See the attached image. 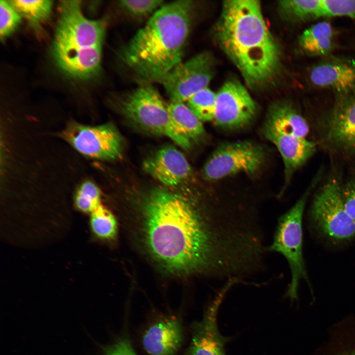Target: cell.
Here are the masks:
<instances>
[{
	"instance_id": "cell-7",
	"label": "cell",
	"mask_w": 355,
	"mask_h": 355,
	"mask_svg": "<svg viewBox=\"0 0 355 355\" xmlns=\"http://www.w3.org/2000/svg\"><path fill=\"white\" fill-rule=\"evenodd\" d=\"M338 178H330L314 198L311 215L320 231L329 238L345 241L355 235V221L347 212Z\"/></svg>"
},
{
	"instance_id": "cell-6",
	"label": "cell",
	"mask_w": 355,
	"mask_h": 355,
	"mask_svg": "<svg viewBox=\"0 0 355 355\" xmlns=\"http://www.w3.org/2000/svg\"><path fill=\"white\" fill-rule=\"evenodd\" d=\"M308 188L294 205L278 220L272 243L267 247L268 252L281 253L286 259L291 272V282L285 296L291 300L298 298V289L301 280L308 282L302 251V216L307 199L315 185Z\"/></svg>"
},
{
	"instance_id": "cell-19",
	"label": "cell",
	"mask_w": 355,
	"mask_h": 355,
	"mask_svg": "<svg viewBox=\"0 0 355 355\" xmlns=\"http://www.w3.org/2000/svg\"><path fill=\"white\" fill-rule=\"evenodd\" d=\"M264 126L303 138H307L309 133L308 124L303 116L290 103L284 101L272 105Z\"/></svg>"
},
{
	"instance_id": "cell-26",
	"label": "cell",
	"mask_w": 355,
	"mask_h": 355,
	"mask_svg": "<svg viewBox=\"0 0 355 355\" xmlns=\"http://www.w3.org/2000/svg\"><path fill=\"white\" fill-rule=\"evenodd\" d=\"M101 192L92 181L86 180L81 183L75 191L74 202L75 207L84 213H92L100 205Z\"/></svg>"
},
{
	"instance_id": "cell-22",
	"label": "cell",
	"mask_w": 355,
	"mask_h": 355,
	"mask_svg": "<svg viewBox=\"0 0 355 355\" xmlns=\"http://www.w3.org/2000/svg\"><path fill=\"white\" fill-rule=\"evenodd\" d=\"M320 0H280L278 7L280 15L291 22L304 21L318 17Z\"/></svg>"
},
{
	"instance_id": "cell-25",
	"label": "cell",
	"mask_w": 355,
	"mask_h": 355,
	"mask_svg": "<svg viewBox=\"0 0 355 355\" xmlns=\"http://www.w3.org/2000/svg\"><path fill=\"white\" fill-rule=\"evenodd\" d=\"M215 101L216 94L207 87L194 94L186 104L202 122L213 121Z\"/></svg>"
},
{
	"instance_id": "cell-30",
	"label": "cell",
	"mask_w": 355,
	"mask_h": 355,
	"mask_svg": "<svg viewBox=\"0 0 355 355\" xmlns=\"http://www.w3.org/2000/svg\"><path fill=\"white\" fill-rule=\"evenodd\" d=\"M342 194L346 209L355 221V178L342 187Z\"/></svg>"
},
{
	"instance_id": "cell-12",
	"label": "cell",
	"mask_w": 355,
	"mask_h": 355,
	"mask_svg": "<svg viewBox=\"0 0 355 355\" xmlns=\"http://www.w3.org/2000/svg\"><path fill=\"white\" fill-rule=\"evenodd\" d=\"M323 123L327 143L338 152L355 155V91L342 97Z\"/></svg>"
},
{
	"instance_id": "cell-15",
	"label": "cell",
	"mask_w": 355,
	"mask_h": 355,
	"mask_svg": "<svg viewBox=\"0 0 355 355\" xmlns=\"http://www.w3.org/2000/svg\"><path fill=\"white\" fill-rule=\"evenodd\" d=\"M265 137L277 147L284 165L285 181H290L293 174L315 153L316 143L308 138L277 131L264 126Z\"/></svg>"
},
{
	"instance_id": "cell-17",
	"label": "cell",
	"mask_w": 355,
	"mask_h": 355,
	"mask_svg": "<svg viewBox=\"0 0 355 355\" xmlns=\"http://www.w3.org/2000/svg\"><path fill=\"white\" fill-rule=\"evenodd\" d=\"M181 330L177 320L169 319L151 326L142 338V345L150 355H174L179 348Z\"/></svg>"
},
{
	"instance_id": "cell-20",
	"label": "cell",
	"mask_w": 355,
	"mask_h": 355,
	"mask_svg": "<svg viewBox=\"0 0 355 355\" xmlns=\"http://www.w3.org/2000/svg\"><path fill=\"white\" fill-rule=\"evenodd\" d=\"M333 29L330 23L322 21L305 30L299 36V44L309 55H326L333 48Z\"/></svg>"
},
{
	"instance_id": "cell-18",
	"label": "cell",
	"mask_w": 355,
	"mask_h": 355,
	"mask_svg": "<svg viewBox=\"0 0 355 355\" xmlns=\"http://www.w3.org/2000/svg\"><path fill=\"white\" fill-rule=\"evenodd\" d=\"M313 355H355V316H349L332 324L327 338Z\"/></svg>"
},
{
	"instance_id": "cell-9",
	"label": "cell",
	"mask_w": 355,
	"mask_h": 355,
	"mask_svg": "<svg viewBox=\"0 0 355 355\" xmlns=\"http://www.w3.org/2000/svg\"><path fill=\"white\" fill-rule=\"evenodd\" d=\"M80 153L99 160H114L122 151V138L114 125L90 126L71 121L60 134Z\"/></svg>"
},
{
	"instance_id": "cell-31",
	"label": "cell",
	"mask_w": 355,
	"mask_h": 355,
	"mask_svg": "<svg viewBox=\"0 0 355 355\" xmlns=\"http://www.w3.org/2000/svg\"><path fill=\"white\" fill-rule=\"evenodd\" d=\"M105 355H137L130 342L126 340L118 341L109 348Z\"/></svg>"
},
{
	"instance_id": "cell-8",
	"label": "cell",
	"mask_w": 355,
	"mask_h": 355,
	"mask_svg": "<svg viewBox=\"0 0 355 355\" xmlns=\"http://www.w3.org/2000/svg\"><path fill=\"white\" fill-rule=\"evenodd\" d=\"M265 153L257 144L243 141L218 146L204 164L202 173L208 180H216L240 173L253 174L264 162Z\"/></svg>"
},
{
	"instance_id": "cell-28",
	"label": "cell",
	"mask_w": 355,
	"mask_h": 355,
	"mask_svg": "<svg viewBox=\"0 0 355 355\" xmlns=\"http://www.w3.org/2000/svg\"><path fill=\"white\" fill-rule=\"evenodd\" d=\"M163 2L161 0H122L118 1V5L128 15L142 18L156 12Z\"/></svg>"
},
{
	"instance_id": "cell-23",
	"label": "cell",
	"mask_w": 355,
	"mask_h": 355,
	"mask_svg": "<svg viewBox=\"0 0 355 355\" xmlns=\"http://www.w3.org/2000/svg\"><path fill=\"white\" fill-rule=\"evenodd\" d=\"M90 225L95 236L102 240L112 239L117 233V224L114 215L102 205L91 213Z\"/></svg>"
},
{
	"instance_id": "cell-4",
	"label": "cell",
	"mask_w": 355,
	"mask_h": 355,
	"mask_svg": "<svg viewBox=\"0 0 355 355\" xmlns=\"http://www.w3.org/2000/svg\"><path fill=\"white\" fill-rule=\"evenodd\" d=\"M105 33L102 20L84 16L80 1H61L51 50L56 65L64 73L77 79L86 80L98 75Z\"/></svg>"
},
{
	"instance_id": "cell-21",
	"label": "cell",
	"mask_w": 355,
	"mask_h": 355,
	"mask_svg": "<svg viewBox=\"0 0 355 355\" xmlns=\"http://www.w3.org/2000/svg\"><path fill=\"white\" fill-rule=\"evenodd\" d=\"M168 109L177 131L189 141L197 140L204 134L202 122L184 103L171 102Z\"/></svg>"
},
{
	"instance_id": "cell-16",
	"label": "cell",
	"mask_w": 355,
	"mask_h": 355,
	"mask_svg": "<svg viewBox=\"0 0 355 355\" xmlns=\"http://www.w3.org/2000/svg\"><path fill=\"white\" fill-rule=\"evenodd\" d=\"M309 79L315 86L331 89L343 96L355 91V66L342 61L323 62L312 68Z\"/></svg>"
},
{
	"instance_id": "cell-10",
	"label": "cell",
	"mask_w": 355,
	"mask_h": 355,
	"mask_svg": "<svg viewBox=\"0 0 355 355\" xmlns=\"http://www.w3.org/2000/svg\"><path fill=\"white\" fill-rule=\"evenodd\" d=\"M215 70V60L204 51L180 63L160 81L171 102H186L199 91L208 87Z\"/></svg>"
},
{
	"instance_id": "cell-14",
	"label": "cell",
	"mask_w": 355,
	"mask_h": 355,
	"mask_svg": "<svg viewBox=\"0 0 355 355\" xmlns=\"http://www.w3.org/2000/svg\"><path fill=\"white\" fill-rule=\"evenodd\" d=\"M144 170L165 186L173 187L185 180L191 168L184 154L173 146H164L147 159Z\"/></svg>"
},
{
	"instance_id": "cell-27",
	"label": "cell",
	"mask_w": 355,
	"mask_h": 355,
	"mask_svg": "<svg viewBox=\"0 0 355 355\" xmlns=\"http://www.w3.org/2000/svg\"><path fill=\"white\" fill-rule=\"evenodd\" d=\"M355 19V0H320L318 17Z\"/></svg>"
},
{
	"instance_id": "cell-3",
	"label": "cell",
	"mask_w": 355,
	"mask_h": 355,
	"mask_svg": "<svg viewBox=\"0 0 355 355\" xmlns=\"http://www.w3.org/2000/svg\"><path fill=\"white\" fill-rule=\"evenodd\" d=\"M194 8L188 0L163 4L123 48L122 60L141 83H159L181 62Z\"/></svg>"
},
{
	"instance_id": "cell-11",
	"label": "cell",
	"mask_w": 355,
	"mask_h": 355,
	"mask_svg": "<svg viewBox=\"0 0 355 355\" xmlns=\"http://www.w3.org/2000/svg\"><path fill=\"white\" fill-rule=\"evenodd\" d=\"M256 106L244 86L236 79L226 81L216 93L213 122L219 127L237 129L254 118Z\"/></svg>"
},
{
	"instance_id": "cell-13",
	"label": "cell",
	"mask_w": 355,
	"mask_h": 355,
	"mask_svg": "<svg viewBox=\"0 0 355 355\" xmlns=\"http://www.w3.org/2000/svg\"><path fill=\"white\" fill-rule=\"evenodd\" d=\"M234 284L232 281L226 282L210 306L203 320L197 324L189 348L190 355H226L224 346L229 338L220 334L216 315L225 294Z\"/></svg>"
},
{
	"instance_id": "cell-29",
	"label": "cell",
	"mask_w": 355,
	"mask_h": 355,
	"mask_svg": "<svg viewBox=\"0 0 355 355\" xmlns=\"http://www.w3.org/2000/svg\"><path fill=\"white\" fill-rule=\"evenodd\" d=\"M21 15L9 1H0V36L1 39L10 35L18 26Z\"/></svg>"
},
{
	"instance_id": "cell-5",
	"label": "cell",
	"mask_w": 355,
	"mask_h": 355,
	"mask_svg": "<svg viewBox=\"0 0 355 355\" xmlns=\"http://www.w3.org/2000/svg\"><path fill=\"white\" fill-rule=\"evenodd\" d=\"M118 104L121 113L143 130L167 137L184 149L190 148L191 142L177 131L171 119L168 105L149 83H141L123 95Z\"/></svg>"
},
{
	"instance_id": "cell-1",
	"label": "cell",
	"mask_w": 355,
	"mask_h": 355,
	"mask_svg": "<svg viewBox=\"0 0 355 355\" xmlns=\"http://www.w3.org/2000/svg\"><path fill=\"white\" fill-rule=\"evenodd\" d=\"M127 217L138 245L158 268L177 277L241 278L256 244L249 213L209 208L164 188L142 195Z\"/></svg>"
},
{
	"instance_id": "cell-2",
	"label": "cell",
	"mask_w": 355,
	"mask_h": 355,
	"mask_svg": "<svg viewBox=\"0 0 355 355\" xmlns=\"http://www.w3.org/2000/svg\"><path fill=\"white\" fill-rule=\"evenodd\" d=\"M213 35L251 88L265 87L278 75L280 47L267 26L259 1H224Z\"/></svg>"
},
{
	"instance_id": "cell-24",
	"label": "cell",
	"mask_w": 355,
	"mask_h": 355,
	"mask_svg": "<svg viewBox=\"0 0 355 355\" xmlns=\"http://www.w3.org/2000/svg\"><path fill=\"white\" fill-rule=\"evenodd\" d=\"M9 2L21 15L33 25L37 26L46 20L51 12V0H14Z\"/></svg>"
}]
</instances>
